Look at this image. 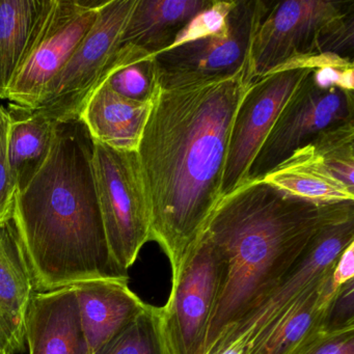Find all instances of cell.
<instances>
[{"mask_svg": "<svg viewBox=\"0 0 354 354\" xmlns=\"http://www.w3.org/2000/svg\"><path fill=\"white\" fill-rule=\"evenodd\" d=\"M254 82L250 63L218 77L180 82L156 78L136 154L150 210V239L165 250L171 279L223 198L232 128Z\"/></svg>", "mask_w": 354, "mask_h": 354, "instance_id": "1", "label": "cell"}, {"mask_svg": "<svg viewBox=\"0 0 354 354\" xmlns=\"http://www.w3.org/2000/svg\"><path fill=\"white\" fill-rule=\"evenodd\" d=\"M94 140L80 119L57 123L48 159L14 200L13 221L37 292L129 281L111 256L95 182Z\"/></svg>", "mask_w": 354, "mask_h": 354, "instance_id": "2", "label": "cell"}, {"mask_svg": "<svg viewBox=\"0 0 354 354\" xmlns=\"http://www.w3.org/2000/svg\"><path fill=\"white\" fill-rule=\"evenodd\" d=\"M354 202L319 204L250 180L217 205L204 236L221 265V285L203 354L245 318L301 260L322 227Z\"/></svg>", "mask_w": 354, "mask_h": 354, "instance_id": "3", "label": "cell"}, {"mask_svg": "<svg viewBox=\"0 0 354 354\" xmlns=\"http://www.w3.org/2000/svg\"><path fill=\"white\" fill-rule=\"evenodd\" d=\"M353 3L288 0L271 3L254 34L250 66L256 80L313 55L352 59Z\"/></svg>", "mask_w": 354, "mask_h": 354, "instance_id": "4", "label": "cell"}, {"mask_svg": "<svg viewBox=\"0 0 354 354\" xmlns=\"http://www.w3.org/2000/svg\"><path fill=\"white\" fill-rule=\"evenodd\" d=\"M93 167L109 250L128 272L142 246L151 241L150 210L138 154L94 140Z\"/></svg>", "mask_w": 354, "mask_h": 354, "instance_id": "5", "label": "cell"}, {"mask_svg": "<svg viewBox=\"0 0 354 354\" xmlns=\"http://www.w3.org/2000/svg\"><path fill=\"white\" fill-rule=\"evenodd\" d=\"M136 3V0H106L94 26L47 84L34 111L55 123L80 119L91 95L106 80Z\"/></svg>", "mask_w": 354, "mask_h": 354, "instance_id": "6", "label": "cell"}, {"mask_svg": "<svg viewBox=\"0 0 354 354\" xmlns=\"http://www.w3.org/2000/svg\"><path fill=\"white\" fill-rule=\"evenodd\" d=\"M354 242V209L319 231L301 260L245 318L232 327L208 354L230 346L248 348L304 293L333 273L339 254Z\"/></svg>", "mask_w": 354, "mask_h": 354, "instance_id": "7", "label": "cell"}, {"mask_svg": "<svg viewBox=\"0 0 354 354\" xmlns=\"http://www.w3.org/2000/svg\"><path fill=\"white\" fill-rule=\"evenodd\" d=\"M221 285V265L204 235L171 279L167 304L160 308L167 354H203Z\"/></svg>", "mask_w": 354, "mask_h": 354, "instance_id": "8", "label": "cell"}, {"mask_svg": "<svg viewBox=\"0 0 354 354\" xmlns=\"http://www.w3.org/2000/svg\"><path fill=\"white\" fill-rule=\"evenodd\" d=\"M106 0H53L26 63L12 80L6 100L34 111L47 84L59 73L96 22Z\"/></svg>", "mask_w": 354, "mask_h": 354, "instance_id": "9", "label": "cell"}, {"mask_svg": "<svg viewBox=\"0 0 354 354\" xmlns=\"http://www.w3.org/2000/svg\"><path fill=\"white\" fill-rule=\"evenodd\" d=\"M271 3L261 0L237 1L230 14L227 32L190 41L153 55L157 80L190 82L240 71L250 63L254 34Z\"/></svg>", "mask_w": 354, "mask_h": 354, "instance_id": "10", "label": "cell"}, {"mask_svg": "<svg viewBox=\"0 0 354 354\" xmlns=\"http://www.w3.org/2000/svg\"><path fill=\"white\" fill-rule=\"evenodd\" d=\"M350 119H354L353 92L321 86L313 70L279 113L252 163L250 180L264 177L323 130Z\"/></svg>", "mask_w": 354, "mask_h": 354, "instance_id": "11", "label": "cell"}, {"mask_svg": "<svg viewBox=\"0 0 354 354\" xmlns=\"http://www.w3.org/2000/svg\"><path fill=\"white\" fill-rule=\"evenodd\" d=\"M310 69H289L256 80L236 115L230 138L223 181V196L250 180V169L286 105Z\"/></svg>", "mask_w": 354, "mask_h": 354, "instance_id": "12", "label": "cell"}, {"mask_svg": "<svg viewBox=\"0 0 354 354\" xmlns=\"http://www.w3.org/2000/svg\"><path fill=\"white\" fill-rule=\"evenodd\" d=\"M12 215L0 218V345L15 354L24 350L26 314L37 289Z\"/></svg>", "mask_w": 354, "mask_h": 354, "instance_id": "13", "label": "cell"}, {"mask_svg": "<svg viewBox=\"0 0 354 354\" xmlns=\"http://www.w3.org/2000/svg\"><path fill=\"white\" fill-rule=\"evenodd\" d=\"M128 283L96 279L73 285L88 354H98L148 306Z\"/></svg>", "mask_w": 354, "mask_h": 354, "instance_id": "14", "label": "cell"}, {"mask_svg": "<svg viewBox=\"0 0 354 354\" xmlns=\"http://www.w3.org/2000/svg\"><path fill=\"white\" fill-rule=\"evenodd\" d=\"M30 354H88L73 286L36 292L26 319Z\"/></svg>", "mask_w": 354, "mask_h": 354, "instance_id": "15", "label": "cell"}, {"mask_svg": "<svg viewBox=\"0 0 354 354\" xmlns=\"http://www.w3.org/2000/svg\"><path fill=\"white\" fill-rule=\"evenodd\" d=\"M151 103L124 98L103 82L86 101L80 119L95 142L115 150L136 152Z\"/></svg>", "mask_w": 354, "mask_h": 354, "instance_id": "16", "label": "cell"}, {"mask_svg": "<svg viewBox=\"0 0 354 354\" xmlns=\"http://www.w3.org/2000/svg\"><path fill=\"white\" fill-rule=\"evenodd\" d=\"M333 273L304 293L248 348V354H296L323 331L329 304L337 291Z\"/></svg>", "mask_w": 354, "mask_h": 354, "instance_id": "17", "label": "cell"}, {"mask_svg": "<svg viewBox=\"0 0 354 354\" xmlns=\"http://www.w3.org/2000/svg\"><path fill=\"white\" fill-rule=\"evenodd\" d=\"M213 3L214 0H136L121 45L158 55L169 48L180 32Z\"/></svg>", "mask_w": 354, "mask_h": 354, "instance_id": "18", "label": "cell"}, {"mask_svg": "<svg viewBox=\"0 0 354 354\" xmlns=\"http://www.w3.org/2000/svg\"><path fill=\"white\" fill-rule=\"evenodd\" d=\"M261 180L287 196L310 202H354V190L329 171L310 145L294 151Z\"/></svg>", "mask_w": 354, "mask_h": 354, "instance_id": "19", "label": "cell"}, {"mask_svg": "<svg viewBox=\"0 0 354 354\" xmlns=\"http://www.w3.org/2000/svg\"><path fill=\"white\" fill-rule=\"evenodd\" d=\"M53 0H0V99L34 46Z\"/></svg>", "mask_w": 354, "mask_h": 354, "instance_id": "20", "label": "cell"}, {"mask_svg": "<svg viewBox=\"0 0 354 354\" xmlns=\"http://www.w3.org/2000/svg\"><path fill=\"white\" fill-rule=\"evenodd\" d=\"M7 150L16 194L42 169L53 148L57 123L37 111L10 104Z\"/></svg>", "mask_w": 354, "mask_h": 354, "instance_id": "21", "label": "cell"}, {"mask_svg": "<svg viewBox=\"0 0 354 354\" xmlns=\"http://www.w3.org/2000/svg\"><path fill=\"white\" fill-rule=\"evenodd\" d=\"M104 82L124 98L150 102L156 84L154 57L132 45H121Z\"/></svg>", "mask_w": 354, "mask_h": 354, "instance_id": "22", "label": "cell"}, {"mask_svg": "<svg viewBox=\"0 0 354 354\" xmlns=\"http://www.w3.org/2000/svg\"><path fill=\"white\" fill-rule=\"evenodd\" d=\"M310 146L329 171L354 190V119L323 130Z\"/></svg>", "mask_w": 354, "mask_h": 354, "instance_id": "23", "label": "cell"}, {"mask_svg": "<svg viewBox=\"0 0 354 354\" xmlns=\"http://www.w3.org/2000/svg\"><path fill=\"white\" fill-rule=\"evenodd\" d=\"M98 354H167L160 308L148 304L146 310Z\"/></svg>", "mask_w": 354, "mask_h": 354, "instance_id": "24", "label": "cell"}, {"mask_svg": "<svg viewBox=\"0 0 354 354\" xmlns=\"http://www.w3.org/2000/svg\"><path fill=\"white\" fill-rule=\"evenodd\" d=\"M237 1H214L208 9L196 15L176 38L169 49L190 41L221 34L229 30V17Z\"/></svg>", "mask_w": 354, "mask_h": 354, "instance_id": "25", "label": "cell"}, {"mask_svg": "<svg viewBox=\"0 0 354 354\" xmlns=\"http://www.w3.org/2000/svg\"><path fill=\"white\" fill-rule=\"evenodd\" d=\"M9 115L7 109L0 105V218L13 213L16 186L8 157L7 138Z\"/></svg>", "mask_w": 354, "mask_h": 354, "instance_id": "26", "label": "cell"}, {"mask_svg": "<svg viewBox=\"0 0 354 354\" xmlns=\"http://www.w3.org/2000/svg\"><path fill=\"white\" fill-rule=\"evenodd\" d=\"M354 326V279L337 287L324 321L323 331L342 330Z\"/></svg>", "mask_w": 354, "mask_h": 354, "instance_id": "27", "label": "cell"}, {"mask_svg": "<svg viewBox=\"0 0 354 354\" xmlns=\"http://www.w3.org/2000/svg\"><path fill=\"white\" fill-rule=\"evenodd\" d=\"M296 354H354V326L322 331Z\"/></svg>", "mask_w": 354, "mask_h": 354, "instance_id": "28", "label": "cell"}, {"mask_svg": "<svg viewBox=\"0 0 354 354\" xmlns=\"http://www.w3.org/2000/svg\"><path fill=\"white\" fill-rule=\"evenodd\" d=\"M354 279V242L343 250L335 263L333 279L335 286L343 285Z\"/></svg>", "mask_w": 354, "mask_h": 354, "instance_id": "29", "label": "cell"}, {"mask_svg": "<svg viewBox=\"0 0 354 354\" xmlns=\"http://www.w3.org/2000/svg\"><path fill=\"white\" fill-rule=\"evenodd\" d=\"M216 354H248V350L245 348L240 347V346L233 345L225 348L223 351Z\"/></svg>", "mask_w": 354, "mask_h": 354, "instance_id": "30", "label": "cell"}, {"mask_svg": "<svg viewBox=\"0 0 354 354\" xmlns=\"http://www.w3.org/2000/svg\"><path fill=\"white\" fill-rule=\"evenodd\" d=\"M0 354H11L9 351H8L6 348H3V346L0 345Z\"/></svg>", "mask_w": 354, "mask_h": 354, "instance_id": "31", "label": "cell"}]
</instances>
